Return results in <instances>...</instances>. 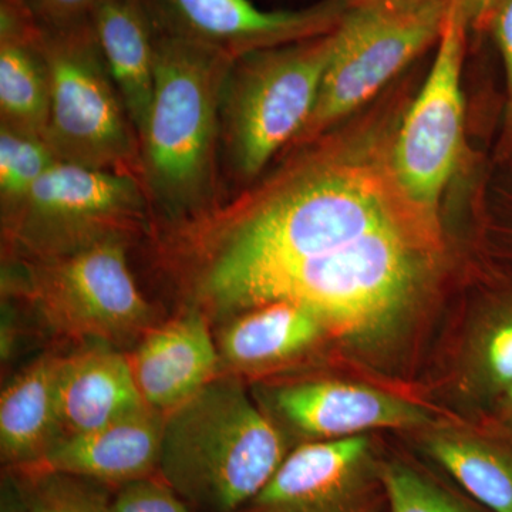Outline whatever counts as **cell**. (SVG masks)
Segmentation results:
<instances>
[{"label":"cell","mask_w":512,"mask_h":512,"mask_svg":"<svg viewBox=\"0 0 512 512\" xmlns=\"http://www.w3.org/2000/svg\"><path fill=\"white\" fill-rule=\"evenodd\" d=\"M404 222L375 174L322 163L178 225L194 251L198 293L221 311H235L269 276Z\"/></svg>","instance_id":"cell-1"},{"label":"cell","mask_w":512,"mask_h":512,"mask_svg":"<svg viewBox=\"0 0 512 512\" xmlns=\"http://www.w3.org/2000/svg\"><path fill=\"white\" fill-rule=\"evenodd\" d=\"M235 57L190 37L156 39V80L140 137L141 181L150 207L170 222L218 205L221 101Z\"/></svg>","instance_id":"cell-2"},{"label":"cell","mask_w":512,"mask_h":512,"mask_svg":"<svg viewBox=\"0 0 512 512\" xmlns=\"http://www.w3.org/2000/svg\"><path fill=\"white\" fill-rule=\"evenodd\" d=\"M278 427L234 379H214L164 414L158 477L188 507L241 512L284 463Z\"/></svg>","instance_id":"cell-3"},{"label":"cell","mask_w":512,"mask_h":512,"mask_svg":"<svg viewBox=\"0 0 512 512\" xmlns=\"http://www.w3.org/2000/svg\"><path fill=\"white\" fill-rule=\"evenodd\" d=\"M424 268L416 231L404 222L269 276L245 293L237 311L293 302L345 335H372L410 305Z\"/></svg>","instance_id":"cell-4"},{"label":"cell","mask_w":512,"mask_h":512,"mask_svg":"<svg viewBox=\"0 0 512 512\" xmlns=\"http://www.w3.org/2000/svg\"><path fill=\"white\" fill-rule=\"evenodd\" d=\"M333 30L245 53L232 63L221 101V153L241 180L258 177L301 136L318 103Z\"/></svg>","instance_id":"cell-5"},{"label":"cell","mask_w":512,"mask_h":512,"mask_svg":"<svg viewBox=\"0 0 512 512\" xmlns=\"http://www.w3.org/2000/svg\"><path fill=\"white\" fill-rule=\"evenodd\" d=\"M50 111L45 140L57 160L141 180L140 138L89 26L45 30Z\"/></svg>","instance_id":"cell-6"},{"label":"cell","mask_w":512,"mask_h":512,"mask_svg":"<svg viewBox=\"0 0 512 512\" xmlns=\"http://www.w3.org/2000/svg\"><path fill=\"white\" fill-rule=\"evenodd\" d=\"M151 210L136 175L57 161L15 211L2 217L6 241L23 259L49 258L107 235L130 234Z\"/></svg>","instance_id":"cell-7"},{"label":"cell","mask_w":512,"mask_h":512,"mask_svg":"<svg viewBox=\"0 0 512 512\" xmlns=\"http://www.w3.org/2000/svg\"><path fill=\"white\" fill-rule=\"evenodd\" d=\"M451 0L349 6L333 30L318 103L301 136L315 137L369 100L440 39Z\"/></svg>","instance_id":"cell-8"},{"label":"cell","mask_w":512,"mask_h":512,"mask_svg":"<svg viewBox=\"0 0 512 512\" xmlns=\"http://www.w3.org/2000/svg\"><path fill=\"white\" fill-rule=\"evenodd\" d=\"M23 262V288L60 332L119 343L150 326L153 306L128 268L126 234L107 235L66 254Z\"/></svg>","instance_id":"cell-9"},{"label":"cell","mask_w":512,"mask_h":512,"mask_svg":"<svg viewBox=\"0 0 512 512\" xmlns=\"http://www.w3.org/2000/svg\"><path fill=\"white\" fill-rule=\"evenodd\" d=\"M467 25L457 0H451L433 66L394 146L396 183L426 221L436 215L463 143L461 69Z\"/></svg>","instance_id":"cell-10"},{"label":"cell","mask_w":512,"mask_h":512,"mask_svg":"<svg viewBox=\"0 0 512 512\" xmlns=\"http://www.w3.org/2000/svg\"><path fill=\"white\" fill-rule=\"evenodd\" d=\"M171 32L237 59L245 53L326 35L345 13L343 0L302 10H262L251 0H157Z\"/></svg>","instance_id":"cell-11"},{"label":"cell","mask_w":512,"mask_h":512,"mask_svg":"<svg viewBox=\"0 0 512 512\" xmlns=\"http://www.w3.org/2000/svg\"><path fill=\"white\" fill-rule=\"evenodd\" d=\"M369 451L365 436L303 444L241 512H362Z\"/></svg>","instance_id":"cell-12"},{"label":"cell","mask_w":512,"mask_h":512,"mask_svg":"<svg viewBox=\"0 0 512 512\" xmlns=\"http://www.w3.org/2000/svg\"><path fill=\"white\" fill-rule=\"evenodd\" d=\"M164 414L147 407L100 429L62 436L23 476L60 473L103 485L158 476Z\"/></svg>","instance_id":"cell-13"},{"label":"cell","mask_w":512,"mask_h":512,"mask_svg":"<svg viewBox=\"0 0 512 512\" xmlns=\"http://www.w3.org/2000/svg\"><path fill=\"white\" fill-rule=\"evenodd\" d=\"M272 400L282 419L308 437L343 439L379 427L412 429L430 423L429 414L416 404L360 384H288L276 389Z\"/></svg>","instance_id":"cell-14"},{"label":"cell","mask_w":512,"mask_h":512,"mask_svg":"<svg viewBox=\"0 0 512 512\" xmlns=\"http://www.w3.org/2000/svg\"><path fill=\"white\" fill-rule=\"evenodd\" d=\"M221 356L200 312L148 330L128 357L144 402L167 414L214 380Z\"/></svg>","instance_id":"cell-15"},{"label":"cell","mask_w":512,"mask_h":512,"mask_svg":"<svg viewBox=\"0 0 512 512\" xmlns=\"http://www.w3.org/2000/svg\"><path fill=\"white\" fill-rule=\"evenodd\" d=\"M45 29L26 0L0 5V126L45 138L50 76Z\"/></svg>","instance_id":"cell-16"},{"label":"cell","mask_w":512,"mask_h":512,"mask_svg":"<svg viewBox=\"0 0 512 512\" xmlns=\"http://www.w3.org/2000/svg\"><path fill=\"white\" fill-rule=\"evenodd\" d=\"M128 357L109 346L62 357L59 413L62 436L86 433L147 409Z\"/></svg>","instance_id":"cell-17"},{"label":"cell","mask_w":512,"mask_h":512,"mask_svg":"<svg viewBox=\"0 0 512 512\" xmlns=\"http://www.w3.org/2000/svg\"><path fill=\"white\" fill-rule=\"evenodd\" d=\"M97 45L138 138L146 128L154 80L156 39L137 0H104L92 13Z\"/></svg>","instance_id":"cell-18"},{"label":"cell","mask_w":512,"mask_h":512,"mask_svg":"<svg viewBox=\"0 0 512 512\" xmlns=\"http://www.w3.org/2000/svg\"><path fill=\"white\" fill-rule=\"evenodd\" d=\"M60 366V356L40 357L0 397V453L3 463L19 471L39 463L62 437Z\"/></svg>","instance_id":"cell-19"},{"label":"cell","mask_w":512,"mask_h":512,"mask_svg":"<svg viewBox=\"0 0 512 512\" xmlns=\"http://www.w3.org/2000/svg\"><path fill=\"white\" fill-rule=\"evenodd\" d=\"M325 328L316 313L298 303H264L249 308L224 329L220 356L238 369L274 365L308 349Z\"/></svg>","instance_id":"cell-20"},{"label":"cell","mask_w":512,"mask_h":512,"mask_svg":"<svg viewBox=\"0 0 512 512\" xmlns=\"http://www.w3.org/2000/svg\"><path fill=\"white\" fill-rule=\"evenodd\" d=\"M427 451L471 497L491 512H512V457L483 441L436 436Z\"/></svg>","instance_id":"cell-21"},{"label":"cell","mask_w":512,"mask_h":512,"mask_svg":"<svg viewBox=\"0 0 512 512\" xmlns=\"http://www.w3.org/2000/svg\"><path fill=\"white\" fill-rule=\"evenodd\" d=\"M57 161L45 138L0 126L2 217L18 208L37 180Z\"/></svg>","instance_id":"cell-22"},{"label":"cell","mask_w":512,"mask_h":512,"mask_svg":"<svg viewBox=\"0 0 512 512\" xmlns=\"http://www.w3.org/2000/svg\"><path fill=\"white\" fill-rule=\"evenodd\" d=\"M25 478L20 491L28 512H111L113 501L103 484L60 473Z\"/></svg>","instance_id":"cell-23"},{"label":"cell","mask_w":512,"mask_h":512,"mask_svg":"<svg viewBox=\"0 0 512 512\" xmlns=\"http://www.w3.org/2000/svg\"><path fill=\"white\" fill-rule=\"evenodd\" d=\"M380 481L390 512H476L406 464H384Z\"/></svg>","instance_id":"cell-24"},{"label":"cell","mask_w":512,"mask_h":512,"mask_svg":"<svg viewBox=\"0 0 512 512\" xmlns=\"http://www.w3.org/2000/svg\"><path fill=\"white\" fill-rule=\"evenodd\" d=\"M111 512H191L160 477L144 478L120 488Z\"/></svg>","instance_id":"cell-25"},{"label":"cell","mask_w":512,"mask_h":512,"mask_svg":"<svg viewBox=\"0 0 512 512\" xmlns=\"http://www.w3.org/2000/svg\"><path fill=\"white\" fill-rule=\"evenodd\" d=\"M104 0H26L36 18L46 19L53 28L72 25L86 12L94 9Z\"/></svg>","instance_id":"cell-26"},{"label":"cell","mask_w":512,"mask_h":512,"mask_svg":"<svg viewBox=\"0 0 512 512\" xmlns=\"http://www.w3.org/2000/svg\"><path fill=\"white\" fill-rule=\"evenodd\" d=\"M503 57L512 114V0H494L487 18Z\"/></svg>","instance_id":"cell-27"},{"label":"cell","mask_w":512,"mask_h":512,"mask_svg":"<svg viewBox=\"0 0 512 512\" xmlns=\"http://www.w3.org/2000/svg\"><path fill=\"white\" fill-rule=\"evenodd\" d=\"M487 365L497 382L512 384V322L503 323L487 342Z\"/></svg>","instance_id":"cell-28"},{"label":"cell","mask_w":512,"mask_h":512,"mask_svg":"<svg viewBox=\"0 0 512 512\" xmlns=\"http://www.w3.org/2000/svg\"><path fill=\"white\" fill-rule=\"evenodd\" d=\"M467 23L483 22L493 6L494 0H457Z\"/></svg>","instance_id":"cell-29"},{"label":"cell","mask_w":512,"mask_h":512,"mask_svg":"<svg viewBox=\"0 0 512 512\" xmlns=\"http://www.w3.org/2000/svg\"><path fill=\"white\" fill-rule=\"evenodd\" d=\"M0 512H28L19 485L12 484L10 481L3 485Z\"/></svg>","instance_id":"cell-30"},{"label":"cell","mask_w":512,"mask_h":512,"mask_svg":"<svg viewBox=\"0 0 512 512\" xmlns=\"http://www.w3.org/2000/svg\"><path fill=\"white\" fill-rule=\"evenodd\" d=\"M343 2L349 6H360L375 5V3L403 2V0H343Z\"/></svg>","instance_id":"cell-31"},{"label":"cell","mask_w":512,"mask_h":512,"mask_svg":"<svg viewBox=\"0 0 512 512\" xmlns=\"http://www.w3.org/2000/svg\"><path fill=\"white\" fill-rule=\"evenodd\" d=\"M510 397H511V402H512V384H511V389H510Z\"/></svg>","instance_id":"cell-32"}]
</instances>
